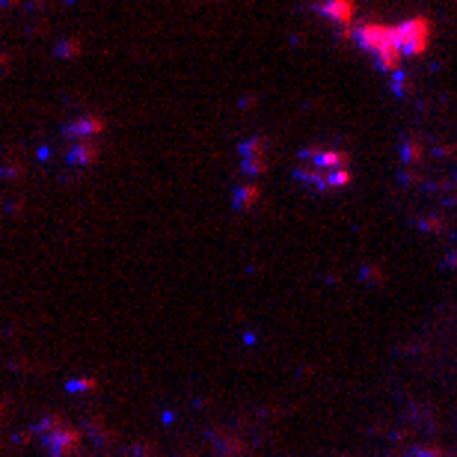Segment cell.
Here are the masks:
<instances>
[{"instance_id":"cell-1","label":"cell","mask_w":457,"mask_h":457,"mask_svg":"<svg viewBox=\"0 0 457 457\" xmlns=\"http://www.w3.org/2000/svg\"><path fill=\"white\" fill-rule=\"evenodd\" d=\"M297 175L315 187H341L348 181V158L329 149H306L297 158Z\"/></svg>"},{"instance_id":"cell-2","label":"cell","mask_w":457,"mask_h":457,"mask_svg":"<svg viewBox=\"0 0 457 457\" xmlns=\"http://www.w3.org/2000/svg\"><path fill=\"white\" fill-rule=\"evenodd\" d=\"M359 39H362V45L374 54V60L380 65H386V68H392V65H398V60H401V48H398V39H395V27H362L359 30Z\"/></svg>"},{"instance_id":"cell-3","label":"cell","mask_w":457,"mask_h":457,"mask_svg":"<svg viewBox=\"0 0 457 457\" xmlns=\"http://www.w3.org/2000/svg\"><path fill=\"white\" fill-rule=\"evenodd\" d=\"M395 39H398L401 54H416L427 42V24L424 21H407V24L395 27Z\"/></svg>"}]
</instances>
